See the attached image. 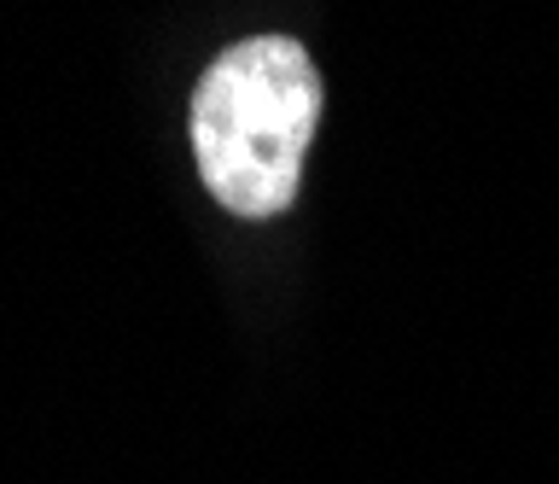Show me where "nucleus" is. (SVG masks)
Masks as SVG:
<instances>
[{"label":"nucleus","instance_id":"obj_1","mask_svg":"<svg viewBox=\"0 0 559 484\" xmlns=\"http://www.w3.org/2000/svg\"><path fill=\"white\" fill-rule=\"evenodd\" d=\"M321 123V76L292 36H251L210 64L192 94V152L210 199L234 216H280L304 181Z\"/></svg>","mask_w":559,"mask_h":484}]
</instances>
